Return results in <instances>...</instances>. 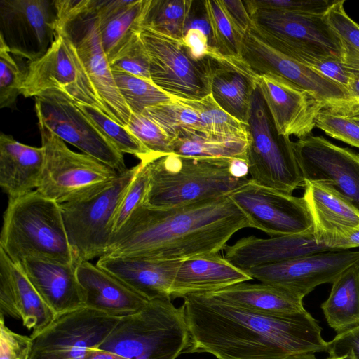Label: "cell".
Instances as JSON below:
<instances>
[{"label":"cell","instance_id":"d6986e66","mask_svg":"<svg viewBox=\"0 0 359 359\" xmlns=\"http://www.w3.org/2000/svg\"><path fill=\"white\" fill-rule=\"evenodd\" d=\"M257 87L279 135L298 139L312 135L323 102L289 81L273 75L258 76Z\"/></svg>","mask_w":359,"mask_h":359},{"label":"cell","instance_id":"d590c367","mask_svg":"<svg viewBox=\"0 0 359 359\" xmlns=\"http://www.w3.org/2000/svg\"><path fill=\"white\" fill-rule=\"evenodd\" d=\"M205 17L210 29L211 47L219 55L241 61L245 36L241 35L228 19L220 0L203 1Z\"/></svg>","mask_w":359,"mask_h":359},{"label":"cell","instance_id":"83f0119b","mask_svg":"<svg viewBox=\"0 0 359 359\" xmlns=\"http://www.w3.org/2000/svg\"><path fill=\"white\" fill-rule=\"evenodd\" d=\"M257 79L243 60L215 59L211 95L224 111L248 125Z\"/></svg>","mask_w":359,"mask_h":359},{"label":"cell","instance_id":"9a60e30c","mask_svg":"<svg viewBox=\"0 0 359 359\" xmlns=\"http://www.w3.org/2000/svg\"><path fill=\"white\" fill-rule=\"evenodd\" d=\"M55 0H1L0 40L29 62L43 56L57 34Z\"/></svg>","mask_w":359,"mask_h":359},{"label":"cell","instance_id":"f5cc1de1","mask_svg":"<svg viewBox=\"0 0 359 359\" xmlns=\"http://www.w3.org/2000/svg\"><path fill=\"white\" fill-rule=\"evenodd\" d=\"M182 41L192 55L198 59L210 57L215 52L211 47L210 29L190 25Z\"/></svg>","mask_w":359,"mask_h":359},{"label":"cell","instance_id":"60d3db41","mask_svg":"<svg viewBox=\"0 0 359 359\" xmlns=\"http://www.w3.org/2000/svg\"><path fill=\"white\" fill-rule=\"evenodd\" d=\"M283 54L338 84L345 91L347 97L351 72L339 58L306 49L290 50Z\"/></svg>","mask_w":359,"mask_h":359},{"label":"cell","instance_id":"1f68e13d","mask_svg":"<svg viewBox=\"0 0 359 359\" xmlns=\"http://www.w3.org/2000/svg\"><path fill=\"white\" fill-rule=\"evenodd\" d=\"M191 0H148L142 28L183 39L191 20Z\"/></svg>","mask_w":359,"mask_h":359},{"label":"cell","instance_id":"8d00e7d4","mask_svg":"<svg viewBox=\"0 0 359 359\" xmlns=\"http://www.w3.org/2000/svg\"><path fill=\"white\" fill-rule=\"evenodd\" d=\"M79 108L97 129L122 154H129L140 160H154L149 151L125 126L116 122L101 109L76 102Z\"/></svg>","mask_w":359,"mask_h":359},{"label":"cell","instance_id":"7bdbcfd3","mask_svg":"<svg viewBox=\"0 0 359 359\" xmlns=\"http://www.w3.org/2000/svg\"><path fill=\"white\" fill-rule=\"evenodd\" d=\"M111 72H121L151 81L149 57L140 36L135 34L109 61Z\"/></svg>","mask_w":359,"mask_h":359},{"label":"cell","instance_id":"8fae6325","mask_svg":"<svg viewBox=\"0 0 359 359\" xmlns=\"http://www.w3.org/2000/svg\"><path fill=\"white\" fill-rule=\"evenodd\" d=\"M38 122L64 142L109 165L118 172L127 169L120 152L92 123L76 102L62 90L52 88L35 97Z\"/></svg>","mask_w":359,"mask_h":359},{"label":"cell","instance_id":"603a6c76","mask_svg":"<svg viewBox=\"0 0 359 359\" xmlns=\"http://www.w3.org/2000/svg\"><path fill=\"white\" fill-rule=\"evenodd\" d=\"M76 275L83 292L84 306L108 316L121 318L133 315L149 302L122 280L90 261L78 264Z\"/></svg>","mask_w":359,"mask_h":359},{"label":"cell","instance_id":"cb8c5ba5","mask_svg":"<svg viewBox=\"0 0 359 359\" xmlns=\"http://www.w3.org/2000/svg\"><path fill=\"white\" fill-rule=\"evenodd\" d=\"M182 262L105 255L96 264L149 301L171 298L172 287Z\"/></svg>","mask_w":359,"mask_h":359},{"label":"cell","instance_id":"e575fe53","mask_svg":"<svg viewBox=\"0 0 359 359\" xmlns=\"http://www.w3.org/2000/svg\"><path fill=\"white\" fill-rule=\"evenodd\" d=\"M345 0H334L323 16L337 37L340 60L350 72L359 73V24L346 13Z\"/></svg>","mask_w":359,"mask_h":359},{"label":"cell","instance_id":"7402d4cb","mask_svg":"<svg viewBox=\"0 0 359 359\" xmlns=\"http://www.w3.org/2000/svg\"><path fill=\"white\" fill-rule=\"evenodd\" d=\"M224 250V258L243 271L312 253L339 250L318 245L314 238L313 229L302 233L270 238L247 236L232 245H226Z\"/></svg>","mask_w":359,"mask_h":359},{"label":"cell","instance_id":"ee69618b","mask_svg":"<svg viewBox=\"0 0 359 359\" xmlns=\"http://www.w3.org/2000/svg\"><path fill=\"white\" fill-rule=\"evenodd\" d=\"M149 182V173L147 162H140L138 170L126 189L115 212L111 224V236L121 229L136 208L143 204Z\"/></svg>","mask_w":359,"mask_h":359},{"label":"cell","instance_id":"74e56055","mask_svg":"<svg viewBox=\"0 0 359 359\" xmlns=\"http://www.w3.org/2000/svg\"><path fill=\"white\" fill-rule=\"evenodd\" d=\"M142 114L156 123L171 140L187 130L206 132L198 113L177 99L148 107Z\"/></svg>","mask_w":359,"mask_h":359},{"label":"cell","instance_id":"4316f807","mask_svg":"<svg viewBox=\"0 0 359 359\" xmlns=\"http://www.w3.org/2000/svg\"><path fill=\"white\" fill-rule=\"evenodd\" d=\"M44 150L15 140L11 135H0V186L14 198L38 187L44 165Z\"/></svg>","mask_w":359,"mask_h":359},{"label":"cell","instance_id":"7dc6e473","mask_svg":"<svg viewBox=\"0 0 359 359\" xmlns=\"http://www.w3.org/2000/svg\"><path fill=\"white\" fill-rule=\"evenodd\" d=\"M0 317V359H30L33 339L10 330Z\"/></svg>","mask_w":359,"mask_h":359},{"label":"cell","instance_id":"277c9868","mask_svg":"<svg viewBox=\"0 0 359 359\" xmlns=\"http://www.w3.org/2000/svg\"><path fill=\"white\" fill-rule=\"evenodd\" d=\"M0 248L14 264L27 257L79 263L68 240L60 205L36 190L8 199Z\"/></svg>","mask_w":359,"mask_h":359},{"label":"cell","instance_id":"f1b7e54d","mask_svg":"<svg viewBox=\"0 0 359 359\" xmlns=\"http://www.w3.org/2000/svg\"><path fill=\"white\" fill-rule=\"evenodd\" d=\"M206 294L260 314L282 316L306 311L303 298L283 288L262 283L243 282Z\"/></svg>","mask_w":359,"mask_h":359},{"label":"cell","instance_id":"2e32d148","mask_svg":"<svg viewBox=\"0 0 359 359\" xmlns=\"http://www.w3.org/2000/svg\"><path fill=\"white\" fill-rule=\"evenodd\" d=\"M252 228L271 237L298 234L313 229V219L302 197L259 185L250 179L229 195Z\"/></svg>","mask_w":359,"mask_h":359},{"label":"cell","instance_id":"c3c4849f","mask_svg":"<svg viewBox=\"0 0 359 359\" xmlns=\"http://www.w3.org/2000/svg\"><path fill=\"white\" fill-rule=\"evenodd\" d=\"M12 261L0 248V311L1 314L20 319L15 302L11 271Z\"/></svg>","mask_w":359,"mask_h":359},{"label":"cell","instance_id":"5bb4252c","mask_svg":"<svg viewBox=\"0 0 359 359\" xmlns=\"http://www.w3.org/2000/svg\"><path fill=\"white\" fill-rule=\"evenodd\" d=\"M52 88L62 90L76 102L95 107L105 113L74 48L59 32L46 54L28 63L21 94L35 97Z\"/></svg>","mask_w":359,"mask_h":359},{"label":"cell","instance_id":"db71d44e","mask_svg":"<svg viewBox=\"0 0 359 359\" xmlns=\"http://www.w3.org/2000/svg\"><path fill=\"white\" fill-rule=\"evenodd\" d=\"M220 3L236 30L245 36L251 29V20L244 1L220 0Z\"/></svg>","mask_w":359,"mask_h":359},{"label":"cell","instance_id":"681fc988","mask_svg":"<svg viewBox=\"0 0 359 359\" xmlns=\"http://www.w3.org/2000/svg\"><path fill=\"white\" fill-rule=\"evenodd\" d=\"M259 6L323 16L334 0H253Z\"/></svg>","mask_w":359,"mask_h":359},{"label":"cell","instance_id":"52a82bcc","mask_svg":"<svg viewBox=\"0 0 359 359\" xmlns=\"http://www.w3.org/2000/svg\"><path fill=\"white\" fill-rule=\"evenodd\" d=\"M44 150V165L36 191L58 204L90 196L118 175L97 159L71 150L65 142L38 122Z\"/></svg>","mask_w":359,"mask_h":359},{"label":"cell","instance_id":"6f0895ef","mask_svg":"<svg viewBox=\"0 0 359 359\" xmlns=\"http://www.w3.org/2000/svg\"><path fill=\"white\" fill-rule=\"evenodd\" d=\"M350 118L359 126V116L351 117Z\"/></svg>","mask_w":359,"mask_h":359},{"label":"cell","instance_id":"d4e9b609","mask_svg":"<svg viewBox=\"0 0 359 359\" xmlns=\"http://www.w3.org/2000/svg\"><path fill=\"white\" fill-rule=\"evenodd\" d=\"M15 264L56 316L85 307L76 265L32 257Z\"/></svg>","mask_w":359,"mask_h":359},{"label":"cell","instance_id":"30bf717a","mask_svg":"<svg viewBox=\"0 0 359 359\" xmlns=\"http://www.w3.org/2000/svg\"><path fill=\"white\" fill-rule=\"evenodd\" d=\"M152 83L174 99L198 100L211 94L215 60L192 55L182 39L142 28Z\"/></svg>","mask_w":359,"mask_h":359},{"label":"cell","instance_id":"b9f144b4","mask_svg":"<svg viewBox=\"0 0 359 359\" xmlns=\"http://www.w3.org/2000/svg\"><path fill=\"white\" fill-rule=\"evenodd\" d=\"M126 128L149 151L154 159L172 154L171 139L144 114L131 113Z\"/></svg>","mask_w":359,"mask_h":359},{"label":"cell","instance_id":"9f6ffc18","mask_svg":"<svg viewBox=\"0 0 359 359\" xmlns=\"http://www.w3.org/2000/svg\"><path fill=\"white\" fill-rule=\"evenodd\" d=\"M273 359H317L314 353L299 354Z\"/></svg>","mask_w":359,"mask_h":359},{"label":"cell","instance_id":"6da1fadb","mask_svg":"<svg viewBox=\"0 0 359 359\" xmlns=\"http://www.w3.org/2000/svg\"><path fill=\"white\" fill-rule=\"evenodd\" d=\"M183 299L190 335L186 353H208L217 359H273L327 352L322 329L306 311L269 316L210 294H189Z\"/></svg>","mask_w":359,"mask_h":359},{"label":"cell","instance_id":"8992f818","mask_svg":"<svg viewBox=\"0 0 359 359\" xmlns=\"http://www.w3.org/2000/svg\"><path fill=\"white\" fill-rule=\"evenodd\" d=\"M57 31L72 43L105 113L126 127L131 111L118 92L100 33L97 0H55Z\"/></svg>","mask_w":359,"mask_h":359},{"label":"cell","instance_id":"44dd1931","mask_svg":"<svg viewBox=\"0 0 359 359\" xmlns=\"http://www.w3.org/2000/svg\"><path fill=\"white\" fill-rule=\"evenodd\" d=\"M304 187L316 242L331 249L346 250L347 240L359 228V210L325 184L306 182Z\"/></svg>","mask_w":359,"mask_h":359},{"label":"cell","instance_id":"5b68a950","mask_svg":"<svg viewBox=\"0 0 359 359\" xmlns=\"http://www.w3.org/2000/svg\"><path fill=\"white\" fill-rule=\"evenodd\" d=\"M190 335L182 306L171 298L149 300L138 312L118 319L98 348L128 359H177Z\"/></svg>","mask_w":359,"mask_h":359},{"label":"cell","instance_id":"f546056e","mask_svg":"<svg viewBox=\"0 0 359 359\" xmlns=\"http://www.w3.org/2000/svg\"><path fill=\"white\" fill-rule=\"evenodd\" d=\"M172 154L182 156L247 161L248 135L225 136L187 130L172 140Z\"/></svg>","mask_w":359,"mask_h":359},{"label":"cell","instance_id":"ba28073f","mask_svg":"<svg viewBox=\"0 0 359 359\" xmlns=\"http://www.w3.org/2000/svg\"><path fill=\"white\" fill-rule=\"evenodd\" d=\"M248 134L247 163L252 182L288 194L304 187L294 142L277 133L257 87L252 95Z\"/></svg>","mask_w":359,"mask_h":359},{"label":"cell","instance_id":"4dcf8cb0","mask_svg":"<svg viewBox=\"0 0 359 359\" xmlns=\"http://www.w3.org/2000/svg\"><path fill=\"white\" fill-rule=\"evenodd\" d=\"M321 304L326 320L338 334L359 326V266L341 274Z\"/></svg>","mask_w":359,"mask_h":359},{"label":"cell","instance_id":"484cf974","mask_svg":"<svg viewBox=\"0 0 359 359\" xmlns=\"http://www.w3.org/2000/svg\"><path fill=\"white\" fill-rule=\"evenodd\" d=\"M250 280L252 278L248 273L219 253L196 256L182 260L172 287L171 299L212 293Z\"/></svg>","mask_w":359,"mask_h":359},{"label":"cell","instance_id":"3957f363","mask_svg":"<svg viewBox=\"0 0 359 359\" xmlns=\"http://www.w3.org/2000/svg\"><path fill=\"white\" fill-rule=\"evenodd\" d=\"M149 182L143 205L171 208L226 196L245 184L247 161L174 154L147 162Z\"/></svg>","mask_w":359,"mask_h":359},{"label":"cell","instance_id":"7a4b0ae2","mask_svg":"<svg viewBox=\"0 0 359 359\" xmlns=\"http://www.w3.org/2000/svg\"><path fill=\"white\" fill-rule=\"evenodd\" d=\"M248 227L229 196L171 208L142 204L111 236L105 255L184 260L219 253L235 233Z\"/></svg>","mask_w":359,"mask_h":359},{"label":"cell","instance_id":"ab89813d","mask_svg":"<svg viewBox=\"0 0 359 359\" xmlns=\"http://www.w3.org/2000/svg\"><path fill=\"white\" fill-rule=\"evenodd\" d=\"M180 100L198 113L207 133L225 136L248 135V125L224 111L217 104L211 94L198 100Z\"/></svg>","mask_w":359,"mask_h":359},{"label":"cell","instance_id":"e0dca14e","mask_svg":"<svg viewBox=\"0 0 359 359\" xmlns=\"http://www.w3.org/2000/svg\"><path fill=\"white\" fill-rule=\"evenodd\" d=\"M304 182L325 184L359 210V154L323 136L311 135L294 142Z\"/></svg>","mask_w":359,"mask_h":359},{"label":"cell","instance_id":"f35d334b","mask_svg":"<svg viewBox=\"0 0 359 359\" xmlns=\"http://www.w3.org/2000/svg\"><path fill=\"white\" fill-rule=\"evenodd\" d=\"M112 74L118 92L131 113L142 114L148 107L174 99L151 81L121 72H112Z\"/></svg>","mask_w":359,"mask_h":359},{"label":"cell","instance_id":"836d02e7","mask_svg":"<svg viewBox=\"0 0 359 359\" xmlns=\"http://www.w3.org/2000/svg\"><path fill=\"white\" fill-rule=\"evenodd\" d=\"M148 0H134L120 13L100 21L102 44L109 61L142 29V17Z\"/></svg>","mask_w":359,"mask_h":359},{"label":"cell","instance_id":"4fadbf2b","mask_svg":"<svg viewBox=\"0 0 359 359\" xmlns=\"http://www.w3.org/2000/svg\"><path fill=\"white\" fill-rule=\"evenodd\" d=\"M119 318L82 307L57 315L33 339L30 359H83L98 348Z\"/></svg>","mask_w":359,"mask_h":359},{"label":"cell","instance_id":"ffe728a7","mask_svg":"<svg viewBox=\"0 0 359 359\" xmlns=\"http://www.w3.org/2000/svg\"><path fill=\"white\" fill-rule=\"evenodd\" d=\"M242 58L257 75H273L286 79L323 104L346 97L338 84L273 48L251 29L243 39Z\"/></svg>","mask_w":359,"mask_h":359},{"label":"cell","instance_id":"11a10c76","mask_svg":"<svg viewBox=\"0 0 359 359\" xmlns=\"http://www.w3.org/2000/svg\"><path fill=\"white\" fill-rule=\"evenodd\" d=\"M83 359H128L116 354L100 350L99 348L89 349Z\"/></svg>","mask_w":359,"mask_h":359},{"label":"cell","instance_id":"bcb514c9","mask_svg":"<svg viewBox=\"0 0 359 359\" xmlns=\"http://www.w3.org/2000/svg\"><path fill=\"white\" fill-rule=\"evenodd\" d=\"M316 127L332 138L359 148V126L350 118L323 109L316 117Z\"/></svg>","mask_w":359,"mask_h":359},{"label":"cell","instance_id":"816d5d0a","mask_svg":"<svg viewBox=\"0 0 359 359\" xmlns=\"http://www.w3.org/2000/svg\"><path fill=\"white\" fill-rule=\"evenodd\" d=\"M348 92L346 98L327 102L323 109L348 118L359 116V73L351 72Z\"/></svg>","mask_w":359,"mask_h":359},{"label":"cell","instance_id":"9c48e42d","mask_svg":"<svg viewBox=\"0 0 359 359\" xmlns=\"http://www.w3.org/2000/svg\"><path fill=\"white\" fill-rule=\"evenodd\" d=\"M138 168L139 164L127 168L90 196L60 204L68 240L79 262L105 255L115 212Z\"/></svg>","mask_w":359,"mask_h":359},{"label":"cell","instance_id":"f907efd6","mask_svg":"<svg viewBox=\"0 0 359 359\" xmlns=\"http://www.w3.org/2000/svg\"><path fill=\"white\" fill-rule=\"evenodd\" d=\"M330 358L359 359V326L337 334L327 342Z\"/></svg>","mask_w":359,"mask_h":359},{"label":"cell","instance_id":"7c38bea8","mask_svg":"<svg viewBox=\"0 0 359 359\" xmlns=\"http://www.w3.org/2000/svg\"><path fill=\"white\" fill-rule=\"evenodd\" d=\"M251 30L276 50L306 49L340 59V45L323 16L262 7L244 1Z\"/></svg>","mask_w":359,"mask_h":359},{"label":"cell","instance_id":"680465c9","mask_svg":"<svg viewBox=\"0 0 359 359\" xmlns=\"http://www.w3.org/2000/svg\"><path fill=\"white\" fill-rule=\"evenodd\" d=\"M327 359H333V358H327ZM334 359H346V358H345L344 357H342V358H334Z\"/></svg>","mask_w":359,"mask_h":359},{"label":"cell","instance_id":"f6af8a7d","mask_svg":"<svg viewBox=\"0 0 359 359\" xmlns=\"http://www.w3.org/2000/svg\"><path fill=\"white\" fill-rule=\"evenodd\" d=\"M0 107L13 108L15 105L25 70L22 71L11 53L0 40Z\"/></svg>","mask_w":359,"mask_h":359},{"label":"cell","instance_id":"d6a6232c","mask_svg":"<svg viewBox=\"0 0 359 359\" xmlns=\"http://www.w3.org/2000/svg\"><path fill=\"white\" fill-rule=\"evenodd\" d=\"M11 271L15 302L23 325L34 336L48 327L57 316L26 277L12 262Z\"/></svg>","mask_w":359,"mask_h":359},{"label":"cell","instance_id":"ac0fdd59","mask_svg":"<svg viewBox=\"0 0 359 359\" xmlns=\"http://www.w3.org/2000/svg\"><path fill=\"white\" fill-rule=\"evenodd\" d=\"M359 266V251L312 253L244 271L252 279L287 290L302 298L324 283H332L347 269Z\"/></svg>","mask_w":359,"mask_h":359}]
</instances>
